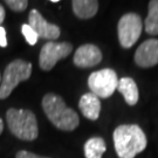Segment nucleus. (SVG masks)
<instances>
[{
  "label": "nucleus",
  "mask_w": 158,
  "mask_h": 158,
  "mask_svg": "<svg viewBox=\"0 0 158 158\" xmlns=\"http://www.w3.org/2000/svg\"><path fill=\"white\" fill-rule=\"evenodd\" d=\"M115 151L119 158H135L148 144L144 131L136 124H123L114 131Z\"/></svg>",
  "instance_id": "obj_1"
},
{
  "label": "nucleus",
  "mask_w": 158,
  "mask_h": 158,
  "mask_svg": "<svg viewBox=\"0 0 158 158\" xmlns=\"http://www.w3.org/2000/svg\"><path fill=\"white\" fill-rule=\"evenodd\" d=\"M42 108L48 119L57 129L73 131L79 127V115L68 108L62 97L55 94H46L42 98Z\"/></svg>",
  "instance_id": "obj_2"
},
{
  "label": "nucleus",
  "mask_w": 158,
  "mask_h": 158,
  "mask_svg": "<svg viewBox=\"0 0 158 158\" xmlns=\"http://www.w3.org/2000/svg\"><path fill=\"white\" fill-rule=\"evenodd\" d=\"M8 129L13 135L23 141H34L39 135L38 121L31 110L8 109L6 114Z\"/></svg>",
  "instance_id": "obj_3"
},
{
  "label": "nucleus",
  "mask_w": 158,
  "mask_h": 158,
  "mask_svg": "<svg viewBox=\"0 0 158 158\" xmlns=\"http://www.w3.org/2000/svg\"><path fill=\"white\" fill-rule=\"evenodd\" d=\"M32 74V64L25 60H14L6 67L0 83V100L12 94L20 82L27 81Z\"/></svg>",
  "instance_id": "obj_4"
},
{
  "label": "nucleus",
  "mask_w": 158,
  "mask_h": 158,
  "mask_svg": "<svg viewBox=\"0 0 158 158\" xmlns=\"http://www.w3.org/2000/svg\"><path fill=\"white\" fill-rule=\"evenodd\" d=\"M88 85L91 93L98 98H108L113 95L118 85V79L115 70L104 68L94 72L88 77Z\"/></svg>",
  "instance_id": "obj_5"
},
{
  "label": "nucleus",
  "mask_w": 158,
  "mask_h": 158,
  "mask_svg": "<svg viewBox=\"0 0 158 158\" xmlns=\"http://www.w3.org/2000/svg\"><path fill=\"white\" fill-rule=\"evenodd\" d=\"M143 29V21L136 13H127L119 19L118 31L119 44L123 48H131L139 39Z\"/></svg>",
  "instance_id": "obj_6"
},
{
  "label": "nucleus",
  "mask_w": 158,
  "mask_h": 158,
  "mask_svg": "<svg viewBox=\"0 0 158 158\" xmlns=\"http://www.w3.org/2000/svg\"><path fill=\"white\" fill-rule=\"evenodd\" d=\"M73 51L69 42H47L42 46L39 55V66L42 70L48 72L61 59L67 57Z\"/></svg>",
  "instance_id": "obj_7"
},
{
  "label": "nucleus",
  "mask_w": 158,
  "mask_h": 158,
  "mask_svg": "<svg viewBox=\"0 0 158 158\" xmlns=\"http://www.w3.org/2000/svg\"><path fill=\"white\" fill-rule=\"evenodd\" d=\"M28 25L38 34L39 38L54 41L60 36V28L54 23L46 21L45 18L36 10H32L28 15Z\"/></svg>",
  "instance_id": "obj_8"
},
{
  "label": "nucleus",
  "mask_w": 158,
  "mask_h": 158,
  "mask_svg": "<svg viewBox=\"0 0 158 158\" xmlns=\"http://www.w3.org/2000/svg\"><path fill=\"white\" fill-rule=\"evenodd\" d=\"M135 62L142 68L158 64V40L149 39L142 44L135 53Z\"/></svg>",
  "instance_id": "obj_9"
},
{
  "label": "nucleus",
  "mask_w": 158,
  "mask_h": 158,
  "mask_svg": "<svg viewBox=\"0 0 158 158\" xmlns=\"http://www.w3.org/2000/svg\"><path fill=\"white\" fill-rule=\"evenodd\" d=\"M74 63L80 68H91L102 61V53L95 45L87 44L77 48L74 54Z\"/></svg>",
  "instance_id": "obj_10"
},
{
  "label": "nucleus",
  "mask_w": 158,
  "mask_h": 158,
  "mask_svg": "<svg viewBox=\"0 0 158 158\" xmlns=\"http://www.w3.org/2000/svg\"><path fill=\"white\" fill-rule=\"evenodd\" d=\"M79 107L85 118L96 121L101 113V101L93 93H87L80 98Z\"/></svg>",
  "instance_id": "obj_11"
},
{
  "label": "nucleus",
  "mask_w": 158,
  "mask_h": 158,
  "mask_svg": "<svg viewBox=\"0 0 158 158\" xmlns=\"http://www.w3.org/2000/svg\"><path fill=\"white\" fill-rule=\"evenodd\" d=\"M117 90L123 95L124 101L129 106H135L138 102V88L137 85L131 77H122L118 80V85H117Z\"/></svg>",
  "instance_id": "obj_12"
},
{
  "label": "nucleus",
  "mask_w": 158,
  "mask_h": 158,
  "mask_svg": "<svg viewBox=\"0 0 158 158\" xmlns=\"http://www.w3.org/2000/svg\"><path fill=\"white\" fill-rule=\"evenodd\" d=\"M73 11L80 19H90L98 10V1L96 0H73Z\"/></svg>",
  "instance_id": "obj_13"
},
{
  "label": "nucleus",
  "mask_w": 158,
  "mask_h": 158,
  "mask_svg": "<svg viewBox=\"0 0 158 158\" xmlns=\"http://www.w3.org/2000/svg\"><path fill=\"white\" fill-rule=\"evenodd\" d=\"M106 142L101 137L89 138L85 144V158H102L106 152Z\"/></svg>",
  "instance_id": "obj_14"
},
{
  "label": "nucleus",
  "mask_w": 158,
  "mask_h": 158,
  "mask_svg": "<svg viewBox=\"0 0 158 158\" xmlns=\"http://www.w3.org/2000/svg\"><path fill=\"white\" fill-rule=\"evenodd\" d=\"M145 32L150 35H158V0L149 2V12L145 19Z\"/></svg>",
  "instance_id": "obj_15"
},
{
  "label": "nucleus",
  "mask_w": 158,
  "mask_h": 158,
  "mask_svg": "<svg viewBox=\"0 0 158 158\" xmlns=\"http://www.w3.org/2000/svg\"><path fill=\"white\" fill-rule=\"evenodd\" d=\"M21 32H23L26 41H27L31 46H34L38 42L39 36H38V34L34 32L33 28L29 26L28 23H23V26H21Z\"/></svg>",
  "instance_id": "obj_16"
},
{
  "label": "nucleus",
  "mask_w": 158,
  "mask_h": 158,
  "mask_svg": "<svg viewBox=\"0 0 158 158\" xmlns=\"http://www.w3.org/2000/svg\"><path fill=\"white\" fill-rule=\"evenodd\" d=\"M5 4L12 11L14 12H23L27 8L28 1L27 0H6Z\"/></svg>",
  "instance_id": "obj_17"
},
{
  "label": "nucleus",
  "mask_w": 158,
  "mask_h": 158,
  "mask_svg": "<svg viewBox=\"0 0 158 158\" xmlns=\"http://www.w3.org/2000/svg\"><path fill=\"white\" fill-rule=\"evenodd\" d=\"M15 158H48V157H41V156H38L35 153L28 152V151H25V150H21L17 153Z\"/></svg>",
  "instance_id": "obj_18"
},
{
  "label": "nucleus",
  "mask_w": 158,
  "mask_h": 158,
  "mask_svg": "<svg viewBox=\"0 0 158 158\" xmlns=\"http://www.w3.org/2000/svg\"><path fill=\"white\" fill-rule=\"evenodd\" d=\"M0 47L5 48L7 47V38H6V31L4 27L0 26Z\"/></svg>",
  "instance_id": "obj_19"
},
{
  "label": "nucleus",
  "mask_w": 158,
  "mask_h": 158,
  "mask_svg": "<svg viewBox=\"0 0 158 158\" xmlns=\"http://www.w3.org/2000/svg\"><path fill=\"white\" fill-rule=\"evenodd\" d=\"M5 15H6L5 8H4L2 5H0V26H1V23H4V20H5Z\"/></svg>",
  "instance_id": "obj_20"
},
{
  "label": "nucleus",
  "mask_w": 158,
  "mask_h": 158,
  "mask_svg": "<svg viewBox=\"0 0 158 158\" xmlns=\"http://www.w3.org/2000/svg\"><path fill=\"white\" fill-rule=\"evenodd\" d=\"M2 130H4V123H2V119L0 118V135H1Z\"/></svg>",
  "instance_id": "obj_21"
},
{
  "label": "nucleus",
  "mask_w": 158,
  "mask_h": 158,
  "mask_svg": "<svg viewBox=\"0 0 158 158\" xmlns=\"http://www.w3.org/2000/svg\"><path fill=\"white\" fill-rule=\"evenodd\" d=\"M52 2H54V4H57L59 2V0H51Z\"/></svg>",
  "instance_id": "obj_22"
},
{
  "label": "nucleus",
  "mask_w": 158,
  "mask_h": 158,
  "mask_svg": "<svg viewBox=\"0 0 158 158\" xmlns=\"http://www.w3.org/2000/svg\"><path fill=\"white\" fill-rule=\"evenodd\" d=\"M0 83H1V74H0Z\"/></svg>",
  "instance_id": "obj_23"
}]
</instances>
